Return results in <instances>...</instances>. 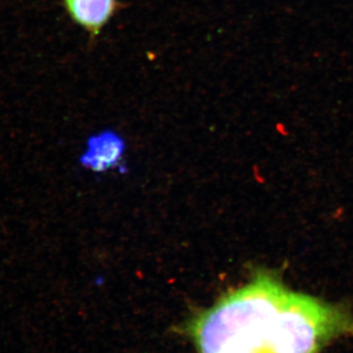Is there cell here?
Instances as JSON below:
<instances>
[{"instance_id": "obj_1", "label": "cell", "mask_w": 353, "mask_h": 353, "mask_svg": "<svg viewBox=\"0 0 353 353\" xmlns=\"http://www.w3.org/2000/svg\"><path fill=\"white\" fill-rule=\"evenodd\" d=\"M292 290L275 275L259 271L192 320L190 333L199 353H259L269 339Z\"/></svg>"}, {"instance_id": "obj_2", "label": "cell", "mask_w": 353, "mask_h": 353, "mask_svg": "<svg viewBox=\"0 0 353 353\" xmlns=\"http://www.w3.org/2000/svg\"><path fill=\"white\" fill-rule=\"evenodd\" d=\"M73 19L88 31H101L112 16L115 0H65Z\"/></svg>"}, {"instance_id": "obj_3", "label": "cell", "mask_w": 353, "mask_h": 353, "mask_svg": "<svg viewBox=\"0 0 353 353\" xmlns=\"http://www.w3.org/2000/svg\"><path fill=\"white\" fill-rule=\"evenodd\" d=\"M122 141L113 134H103L88 141L81 163L94 171L105 170L117 162L123 152Z\"/></svg>"}]
</instances>
